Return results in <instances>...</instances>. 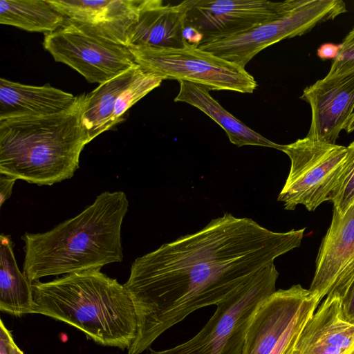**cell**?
<instances>
[{
	"instance_id": "1",
	"label": "cell",
	"mask_w": 354,
	"mask_h": 354,
	"mask_svg": "<svg viewBox=\"0 0 354 354\" xmlns=\"http://www.w3.org/2000/svg\"><path fill=\"white\" fill-rule=\"evenodd\" d=\"M305 228L271 231L230 213L201 230L137 258L124 284L137 333L128 354H140L193 312L218 305L274 260L298 248Z\"/></svg>"
},
{
	"instance_id": "2",
	"label": "cell",
	"mask_w": 354,
	"mask_h": 354,
	"mask_svg": "<svg viewBox=\"0 0 354 354\" xmlns=\"http://www.w3.org/2000/svg\"><path fill=\"white\" fill-rule=\"evenodd\" d=\"M128 207L123 192H104L78 215L50 231L26 232L21 237L24 274L32 283L121 262V228Z\"/></svg>"
},
{
	"instance_id": "3",
	"label": "cell",
	"mask_w": 354,
	"mask_h": 354,
	"mask_svg": "<svg viewBox=\"0 0 354 354\" xmlns=\"http://www.w3.org/2000/svg\"><path fill=\"white\" fill-rule=\"evenodd\" d=\"M33 314L64 322L97 344L129 349L137 333L131 299L124 285L91 270L48 282H32Z\"/></svg>"
},
{
	"instance_id": "4",
	"label": "cell",
	"mask_w": 354,
	"mask_h": 354,
	"mask_svg": "<svg viewBox=\"0 0 354 354\" xmlns=\"http://www.w3.org/2000/svg\"><path fill=\"white\" fill-rule=\"evenodd\" d=\"M84 98L59 114L0 120V174L38 185L72 178L90 142L81 121Z\"/></svg>"
},
{
	"instance_id": "5",
	"label": "cell",
	"mask_w": 354,
	"mask_h": 354,
	"mask_svg": "<svg viewBox=\"0 0 354 354\" xmlns=\"http://www.w3.org/2000/svg\"><path fill=\"white\" fill-rule=\"evenodd\" d=\"M279 272L274 263L262 269L216 305L203 328L189 340L147 354H243L250 320L259 304L276 291Z\"/></svg>"
},
{
	"instance_id": "6",
	"label": "cell",
	"mask_w": 354,
	"mask_h": 354,
	"mask_svg": "<svg viewBox=\"0 0 354 354\" xmlns=\"http://www.w3.org/2000/svg\"><path fill=\"white\" fill-rule=\"evenodd\" d=\"M136 63L164 80L203 85L210 91L252 93L257 87L245 68L188 42L182 48L129 46Z\"/></svg>"
},
{
	"instance_id": "7",
	"label": "cell",
	"mask_w": 354,
	"mask_h": 354,
	"mask_svg": "<svg viewBox=\"0 0 354 354\" xmlns=\"http://www.w3.org/2000/svg\"><path fill=\"white\" fill-rule=\"evenodd\" d=\"M347 11L342 0H297L279 17L232 35L199 44L201 49L243 68L260 51L283 39L301 36Z\"/></svg>"
},
{
	"instance_id": "8",
	"label": "cell",
	"mask_w": 354,
	"mask_h": 354,
	"mask_svg": "<svg viewBox=\"0 0 354 354\" xmlns=\"http://www.w3.org/2000/svg\"><path fill=\"white\" fill-rule=\"evenodd\" d=\"M281 151L290 160V169L277 201L284 209L303 205L313 212L329 201L346 158L347 148L307 137L283 145Z\"/></svg>"
},
{
	"instance_id": "9",
	"label": "cell",
	"mask_w": 354,
	"mask_h": 354,
	"mask_svg": "<svg viewBox=\"0 0 354 354\" xmlns=\"http://www.w3.org/2000/svg\"><path fill=\"white\" fill-rule=\"evenodd\" d=\"M43 46L55 62L73 68L90 83L101 84L138 65L128 46L67 19L44 35Z\"/></svg>"
},
{
	"instance_id": "10",
	"label": "cell",
	"mask_w": 354,
	"mask_h": 354,
	"mask_svg": "<svg viewBox=\"0 0 354 354\" xmlns=\"http://www.w3.org/2000/svg\"><path fill=\"white\" fill-rule=\"evenodd\" d=\"M296 1L189 0L185 28L194 29L201 36V44L277 19L291 9Z\"/></svg>"
},
{
	"instance_id": "11",
	"label": "cell",
	"mask_w": 354,
	"mask_h": 354,
	"mask_svg": "<svg viewBox=\"0 0 354 354\" xmlns=\"http://www.w3.org/2000/svg\"><path fill=\"white\" fill-rule=\"evenodd\" d=\"M162 80L137 65L84 94L81 121L89 142L120 122L130 107Z\"/></svg>"
},
{
	"instance_id": "12",
	"label": "cell",
	"mask_w": 354,
	"mask_h": 354,
	"mask_svg": "<svg viewBox=\"0 0 354 354\" xmlns=\"http://www.w3.org/2000/svg\"><path fill=\"white\" fill-rule=\"evenodd\" d=\"M354 279V203L342 216L333 214L322 239L309 290L322 300L342 299Z\"/></svg>"
},
{
	"instance_id": "13",
	"label": "cell",
	"mask_w": 354,
	"mask_h": 354,
	"mask_svg": "<svg viewBox=\"0 0 354 354\" xmlns=\"http://www.w3.org/2000/svg\"><path fill=\"white\" fill-rule=\"evenodd\" d=\"M300 98L311 109V122L306 137L336 144L354 113V71L326 75L306 87Z\"/></svg>"
},
{
	"instance_id": "14",
	"label": "cell",
	"mask_w": 354,
	"mask_h": 354,
	"mask_svg": "<svg viewBox=\"0 0 354 354\" xmlns=\"http://www.w3.org/2000/svg\"><path fill=\"white\" fill-rule=\"evenodd\" d=\"M313 293L297 284L264 299L250 320L243 354H270Z\"/></svg>"
},
{
	"instance_id": "15",
	"label": "cell",
	"mask_w": 354,
	"mask_h": 354,
	"mask_svg": "<svg viewBox=\"0 0 354 354\" xmlns=\"http://www.w3.org/2000/svg\"><path fill=\"white\" fill-rule=\"evenodd\" d=\"M143 1L48 0L67 19L125 46L127 32L136 21Z\"/></svg>"
},
{
	"instance_id": "16",
	"label": "cell",
	"mask_w": 354,
	"mask_h": 354,
	"mask_svg": "<svg viewBox=\"0 0 354 354\" xmlns=\"http://www.w3.org/2000/svg\"><path fill=\"white\" fill-rule=\"evenodd\" d=\"M354 348V322L347 321L341 299L326 297L301 329L292 354H346Z\"/></svg>"
},
{
	"instance_id": "17",
	"label": "cell",
	"mask_w": 354,
	"mask_h": 354,
	"mask_svg": "<svg viewBox=\"0 0 354 354\" xmlns=\"http://www.w3.org/2000/svg\"><path fill=\"white\" fill-rule=\"evenodd\" d=\"M188 1L165 5L161 0H144L138 16L129 28L127 46L153 48L183 47Z\"/></svg>"
},
{
	"instance_id": "18",
	"label": "cell",
	"mask_w": 354,
	"mask_h": 354,
	"mask_svg": "<svg viewBox=\"0 0 354 354\" xmlns=\"http://www.w3.org/2000/svg\"><path fill=\"white\" fill-rule=\"evenodd\" d=\"M78 96L51 86L0 79V120L46 117L68 111Z\"/></svg>"
},
{
	"instance_id": "19",
	"label": "cell",
	"mask_w": 354,
	"mask_h": 354,
	"mask_svg": "<svg viewBox=\"0 0 354 354\" xmlns=\"http://www.w3.org/2000/svg\"><path fill=\"white\" fill-rule=\"evenodd\" d=\"M179 83V92L174 102H185L205 113L225 131L231 143L239 147L254 145L281 150V145L254 131L225 110L212 97L207 87L185 81Z\"/></svg>"
},
{
	"instance_id": "20",
	"label": "cell",
	"mask_w": 354,
	"mask_h": 354,
	"mask_svg": "<svg viewBox=\"0 0 354 354\" xmlns=\"http://www.w3.org/2000/svg\"><path fill=\"white\" fill-rule=\"evenodd\" d=\"M32 283L17 266L12 242L0 236V310L16 317L33 314L35 310Z\"/></svg>"
},
{
	"instance_id": "21",
	"label": "cell",
	"mask_w": 354,
	"mask_h": 354,
	"mask_svg": "<svg viewBox=\"0 0 354 354\" xmlns=\"http://www.w3.org/2000/svg\"><path fill=\"white\" fill-rule=\"evenodd\" d=\"M66 18L48 0H1L0 23L29 32H54Z\"/></svg>"
},
{
	"instance_id": "22",
	"label": "cell",
	"mask_w": 354,
	"mask_h": 354,
	"mask_svg": "<svg viewBox=\"0 0 354 354\" xmlns=\"http://www.w3.org/2000/svg\"><path fill=\"white\" fill-rule=\"evenodd\" d=\"M346 148L339 176L329 196L333 214L337 216L343 215L354 203V140Z\"/></svg>"
},
{
	"instance_id": "23",
	"label": "cell",
	"mask_w": 354,
	"mask_h": 354,
	"mask_svg": "<svg viewBox=\"0 0 354 354\" xmlns=\"http://www.w3.org/2000/svg\"><path fill=\"white\" fill-rule=\"evenodd\" d=\"M321 299L313 292L295 317L276 348L270 354H292L298 336L304 326L315 313Z\"/></svg>"
},
{
	"instance_id": "24",
	"label": "cell",
	"mask_w": 354,
	"mask_h": 354,
	"mask_svg": "<svg viewBox=\"0 0 354 354\" xmlns=\"http://www.w3.org/2000/svg\"><path fill=\"white\" fill-rule=\"evenodd\" d=\"M337 56L333 59L327 75H339L354 71V28L339 45Z\"/></svg>"
},
{
	"instance_id": "25",
	"label": "cell",
	"mask_w": 354,
	"mask_h": 354,
	"mask_svg": "<svg viewBox=\"0 0 354 354\" xmlns=\"http://www.w3.org/2000/svg\"><path fill=\"white\" fill-rule=\"evenodd\" d=\"M342 310L345 319L354 322V279L341 299Z\"/></svg>"
},
{
	"instance_id": "26",
	"label": "cell",
	"mask_w": 354,
	"mask_h": 354,
	"mask_svg": "<svg viewBox=\"0 0 354 354\" xmlns=\"http://www.w3.org/2000/svg\"><path fill=\"white\" fill-rule=\"evenodd\" d=\"M16 178L1 174L0 177V205L10 197Z\"/></svg>"
},
{
	"instance_id": "27",
	"label": "cell",
	"mask_w": 354,
	"mask_h": 354,
	"mask_svg": "<svg viewBox=\"0 0 354 354\" xmlns=\"http://www.w3.org/2000/svg\"><path fill=\"white\" fill-rule=\"evenodd\" d=\"M339 45L326 43L319 46L317 49V56L322 59H333L337 56L339 51Z\"/></svg>"
},
{
	"instance_id": "28",
	"label": "cell",
	"mask_w": 354,
	"mask_h": 354,
	"mask_svg": "<svg viewBox=\"0 0 354 354\" xmlns=\"http://www.w3.org/2000/svg\"><path fill=\"white\" fill-rule=\"evenodd\" d=\"M8 354H24L14 341L12 335L8 339Z\"/></svg>"
},
{
	"instance_id": "29",
	"label": "cell",
	"mask_w": 354,
	"mask_h": 354,
	"mask_svg": "<svg viewBox=\"0 0 354 354\" xmlns=\"http://www.w3.org/2000/svg\"><path fill=\"white\" fill-rule=\"evenodd\" d=\"M344 130L347 133H351L354 131V113Z\"/></svg>"
},
{
	"instance_id": "30",
	"label": "cell",
	"mask_w": 354,
	"mask_h": 354,
	"mask_svg": "<svg viewBox=\"0 0 354 354\" xmlns=\"http://www.w3.org/2000/svg\"><path fill=\"white\" fill-rule=\"evenodd\" d=\"M346 354H354V348H353L351 350H350Z\"/></svg>"
}]
</instances>
